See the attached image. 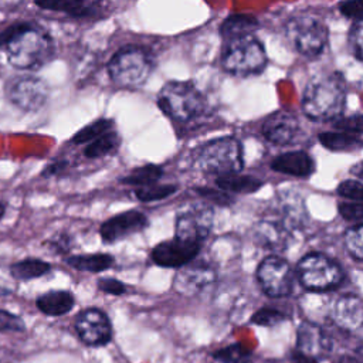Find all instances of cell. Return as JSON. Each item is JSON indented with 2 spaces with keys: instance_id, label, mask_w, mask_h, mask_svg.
Instances as JSON below:
<instances>
[{
  "instance_id": "44dd1931",
  "label": "cell",
  "mask_w": 363,
  "mask_h": 363,
  "mask_svg": "<svg viewBox=\"0 0 363 363\" xmlns=\"http://www.w3.org/2000/svg\"><path fill=\"white\" fill-rule=\"evenodd\" d=\"M75 301L74 296L62 289H57V291H50L45 292L43 295H40L35 301L37 308L50 316H61L65 315L67 312H69L74 306Z\"/></svg>"
},
{
  "instance_id": "bcb514c9",
  "label": "cell",
  "mask_w": 363,
  "mask_h": 363,
  "mask_svg": "<svg viewBox=\"0 0 363 363\" xmlns=\"http://www.w3.org/2000/svg\"><path fill=\"white\" fill-rule=\"evenodd\" d=\"M68 244V240L62 235L58 241H51V247H54V248H57V251L58 252H65L67 251V245Z\"/></svg>"
},
{
  "instance_id": "d6a6232c",
  "label": "cell",
  "mask_w": 363,
  "mask_h": 363,
  "mask_svg": "<svg viewBox=\"0 0 363 363\" xmlns=\"http://www.w3.org/2000/svg\"><path fill=\"white\" fill-rule=\"evenodd\" d=\"M345 245L353 258L363 261V223L346 231Z\"/></svg>"
},
{
  "instance_id": "d6986e66",
  "label": "cell",
  "mask_w": 363,
  "mask_h": 363,
  "mask_svg": "<svg viewBox=\"0 0 363 363\" xmlns=\"http://www.w3.org/2000/svg\"><path fill=\"white\" fill-rule=\"evenodd\" d=\"M330 346V337L320 326L311 322H303L299 325L296 332L298 350L313 357H322L329 353Z\"/></svg>"
},
{
  "instance_id": "603a6c76",
  "label": "cell",
  "mask_w": 363,
  "mask_h": 363,
  "mask_svg": "<svg viewBox=\"0 0 363 363\" xmlns=\"http://www.w3.org/2000/svg\"><path fill=\"white\" fill-rule=\"evenodd\" d=\"M65 262L79 271H88V272H102L109 269L115 259L111 254L105 252H96V254H86V255H71L65 259Z\"/></svg>"
},
{
  "instance_id": "484cf974",
  "label": "cell",
  "mask_w": 363,
  "mask_h": 363,
  "mask_svg": "<svg viewBox=\"0 0 363 363\" xmlns=\"http://www.w3.org/2000/svg\"><path fill=\"white\" fill-rule=\"evenodd\" d=\"M51 269V265L43 259L35 258H27L18 262H14L10 267L11 275L18 281H28L38 278L44 274H47Z\"/></svg>"
},
{
  "instance_id": "f546056e",
  "label": "cell",
  "mask_w": 363,
  "mask_h": 363,
  "mask_svg": "<svg viewBox=\"0 0 363 363\" xmlns=\"http://www.w3.org/2000/svg\"><path fill=\"white\" fill-rule=\"evenodd\" d=\"M213 357L224 363H250L252 353L250 349L244 347L242 345L235 343V345H230L216 350L213 353Z\"/></svg>"
},
{
  "instance_id": "d590c367",
  "label": "cell",
  "mask_w": 363,
  "mask_h": 363,
  "mask_svg": "<svg viewBox=\"0 0 363 363\" xmlns=\"http://www.w3.org/2000/svg\"><path fill=\"white\" fill-rule=\"evenodd\" d=\"M337 194L353 201H363V183L360 180L347 179L337 186Z\"/></svg>"
},
{
  "instance_id": "5b68a950",
  "label": "cell",
  "mask_w": 363,
  "mask_h": 363,
  "mask_svg": "<svg viewBox=\"0 0 363 363\" xmlns=\"http://www.w3.org/2000/svg\"><path fill=\"white\" fill-rule=\"evenodd\" d=\"M241 143L231 136L213 139L203 145L196 155V167L207 174L227 176L242 169Z\"/></svg>"
},
{
  "instance_id": "74e56055",
  "label": "cell",
  "mask_w": 363,
  "mask_h": 363,
  "mask_svg": "<svg viewBox=\"0 0 363 363\" xmlns=\"http://www.w3.org/2000/svg\"><path fill=\"white\" fill-rule=\"evenodd\" d=\"M197 194L201 196L203 199H207L216 204L220 206H228L233 203V197L228 194V191H224L221 189H210V187H200L196 189Z\"/></svg>"
},
{
  "instance_id": "f35d334b",
  "label": "cell",
  "mask_w": 363,
  "mask_h": 363,
  "mask_svg": "<svg viewBox=\"0 0 363 363\" xmlns=\"http://www.w3.org/2000/svg\"><path fill=\"white\" fill-rule=\"evenodd\" d=\"M349 40H350V47L353 54L360 61H363V18L356 20V23L350 30Z\"/></svg>"
},
{
  "instance_id": "6da1fadb",
  "label": "cell",
  "mask_w": 363,
  "mask_h": 363,
  "mask_svg": "<svg viewBox=\"0 0 363 363\" xmlns=\"http://www.w3.org/2000/svg\"><path fill=\"white\" fill-rule=\"evenodd\" d=\"M9 62L18 69H37L47 64L54 54L51 37L33 24H16L0 35Z\"/></svg>"
},
{
  "instance_id": "52a82bcc",
  "label": "cell",
  "mask_w": 363,
  "mask_h": 363,
  "mask_svg": "<svg viewBox=\"0 0 363 363\" xmlns=\"http://www.w3.org/2000/svg\"><path fill=\"white\" fill-rule=\"evenodd\" d=\"M153 62L149 52L140 47L121 48L109 61L111 79L121 88L140 86L152 74Z\"/></svg>"
},
{
  "instance_id": "9c48e42d",
  "label": "cell",
  "mask_w": 363,
  "mask_h": 363,
  "mask_svg": "<svg viewBox=\"0 0 363 363\" xmlns=\"http://www.w3.org/2000/svg\"><path fill=\"white\" fill-rule=\"evenodd\" d=\"M301 284L309 291H329L336 288L342 279L343 272L339 264L320 252H311L305 255L296 267Z\"/></svg>"
},
{
  "instance_id": "7bdbcfd3",
  "label": "cell",
  "mask_w": 363,
  "mask_h": 363,
  "mask_svg": "<svg viewBox=\"0 0 363 363\" xmlns=\"http://www.w3.org/2000/svg\"><path fill=\"white\" fill-rule=\"evenodd\" d=\"M65 167H67V162H64V160L52 162V163H50V164L43 170V176H44V177H48V176L58 174V173L62 172Z\"/></svg>"
},
{
  "instance_id": "30bf717a",
  "label": "cell",
  "mask_w": 363,
  "mask_h": 363,
  "mask_svg": "<svg viewBox=\"0 0 363 363\" xmlns=\"http://www.w3.org/2000/svg\"><path fill=\"white\" fill-rule=\"evenodd\" d=\"M257 278L268 296L281 298L291 294L295 275L292 267L285 259L269 255L259 264Z\"/></svg>"
},
{
  "instance_id": "4316f807",
  "label": "cell",
  "mask_w": 363,
  "mask_h": 363,
  "mask_svg": "<svg viewBox=\"0 0 363 363\" xmlns=\"http://www.w3.org/2000/svg\"><path fill=\"white\" fill-rule=\"evenodd\" d=\"M35 4L44 10L61 11L74 17H85L91 13L85 0H35Z\"/></svg>"
},
{
  "instance_id": "4dcf8cb0",
  "label": "cell",
  "mask_w": 363,
  "mask_h": 363,
  "mask_svg": "<svg viewBox=\"0 0 363 363\" xmlns=\"http://www.w3.org/2000/svg\"><path fill=\"white\" fill-rule=\"evenodd\" d=\"M112 128V121L109 119H98L86 126H84L81 130H78L72 142L75 145H82V143H89L94 139H96L98 136L104 135L105 132L111 130Z\"/></svg>"
},
{
  "instance_id": "f6af8a7d",
  "label": "cell",
  "mask_w": 363,
  "mask_h": 363,
  "mask_svg": "<svg viewBox=\"0 0 363 363\" xmlns=\"http://www.w3.org/2000/svg\"><path fill=\"white\" fill-rule=\"evenodd\" d=\"M350 174H353L354 177H357L360 182H363V160L357 162L356 164H353L350 167Z\"/></svg>"
},
{
  "instance_id": "4fadbf2b",
  "label": "cell",
  "mask_w": 363,
  "mask_h": 363,
  "mask_svg": "<svg viewBox=\"0 0 363 363\" xmlns=\"http://www.w3.org/2000/svg\"><path fill=\"white\" fill-rule=\"evenodd\" d=\"M201 242L174 237L173 240L159 242L150 252L155 264L164 268H182L191 262L199 254Z\"/></svg>"
},
{
  "instance_id": "2e32d148",
  "label": "cell",
  "mask_w": 363,
  "mask_h": 363,
  "mask_svg": "<svg viewBox=\"0 0 363 363\" xmlns=\"http://www.w3.org/2000/svg\"><path fill=\"white\" fill-rule=\"evenodd\" d=\"M146 225L147 218L142 211L128 210L104 221L99 228V233L101 238L105 242L112 244L118 240H122L133 233L143 230Z\"/></svg>"
},
{
  "instance_id": "7402d4cb",
  "label": "cell",
  "mask_w": 363,
  "mask_h": 363,
  "mask_svg": "<svg viewBox=\"0 0 363 363\" xmlns=\"http://www.w3.org/2000/svg\"><path fill=\"white\" fill-rule=\"evenodd\" d=\"M319 142L333 152H356L363 147V139L347 132H323L319 135Z\"/></svg>"
},
{
  "instance_id": "ac0fdd59",
  "label": "cell",
  "mask_w": 363,
  "mask_h": 363,
  "mask_svg": "<svg viewBox=\"0 0 363 363\" xmlns=\"http://www.w3.org/2000/svg\"><path fill=\"white\" fill-rule=\"evenodd\" d=\"M332 318L335 323L347 332L363 326V299L356 295H342L333 305Z\"/></svg>"
},
{
  "instance_id": "1f68e13d",
  "label": "cell",
  "mask_w": 363,
  "mask_h": 363,
  "mask_svg": "<svg viewBox=\"0 0 363 363\" xmlns=\"http://www.w3.org/2000/svg\"><path fill=\"white\" fill-rule=\"evenodd\" d=\"M176 190H177V187L174 184H150V186L136 189L135 194L140 201L149 203V201L163 200V199L172 196Z\"/></svg>"
},
{
  "instance_id": "60d3db41",
  "label": "cell",
  "mask_w": 363,
  "mask_h": 363,
  "mask_svg": "<svg viewBox=\"0 0 363 363\" xmlns=\"http://www.w3.org/2000/svg\"><path fill=\"white\" fill-rule=\"evenodd\" d=\"M24 322L9 311L0 309V330H23Z\"/></svg>"
},
{
  "instance_id": "8d00e7d4",
  "label": "cell",
  "mask_w": 363,
  "mask_h": 363,
  "mask_svg": "<svg viewBox=\"0 0 363 363\" xmlns=\"http://www.w3.org/2000/svg\"><path fill=\"white\" fill-rule=\"evenodd\" d=\"M339 214L347 221H360L363 220V201H343L337 206Z\"/></svg>"
},
{
  "instance_id": "277c9868",
  "label": "cell",
  "mask_w": 363,
  "mask_h": 363,
  "mask_svg": "<svg viewBox=\"0 0 363 363\" xmlns=\"http://www.w3.org/2000/svg\"><path fill=\"white\" fill-rule=\"evenodd\" d=\"M221 65L237 77L259 74L267 65V52L252 34L227 38L221 52Z\"/></svg>"
},
{
  "instance_id": "8992f818",
  "label": "cell",
  "mask_w": 363,
  "mask_h": 363,
  "mask_svg": "<svg viewBox=\"0 0 363 363\" xmlns=\"http://www.w3.org/2000/svg\"><path fill=\"white\" fill-rule=\"evenodd\" d=\"M157 105L169 118L179 122H187L203 113L206 101L191 82L170 81L160 89Z\"/></svg>"
},
{
  "instance_id": "ba28073f",
  "label": "cell",
  "mask_w": 363,
  "mask_h": 363,
  "mask_svg": "<svg viewBox=\"0 0 363 363\" xmlns=\"http://www.w3.org/2000/svg\"><path fill=\"white\" fill-rule=\"evenodd\" d=\"M285 35L303 57H318L326 47L329 33L322 20L309 14H296L285 24Z\"/></svg>"
},
{
  "instance_id": "83f0119b",
  "label": "cell",
  "mask_w": 363,
  "mask_h": 363,
  "mask_svg": "<svg viewBox=\"0 0 363 363\" xmlns=\"http://www.w3.org/2000/svg\"><path fill=\"white\" fill-rule=\"evenodd\" d=\"M163 174V169L157 164H145L140 167L133 169L130 173H128L125 177L121 179L122 184H129V186H150L155 184Z\"/></svg>"
},
{
  "instance_id": "ee69618b",
  "label": "cell",
  "mask_w": 363,
  "mask_h": 363,
  "mask_svg": "<svg viewBox=\"0 0 363 363\" xmlns=\"http://www.w3.org/2000/svg\"><path fill=\"white\" fill-rule=\"evenodd\" d=\"M291 362H292V363H318L316 357L309 356V354H306V353H303V352H301V350H298V349H295V350L292 352V354H291Z\"/></svg>"
},
{
  "instance_id": "f1b7e54d",
  "label": "cell",
  "mask_w": 363,
  "mask_h": 363,
  "mask_svg": "<svg viewBox=\"0 0 363 363\" xmlns=\"http://www.w3.org/2000/svg\"><path fill=\"white\" fill-rule=\"evenodd\" d=\"M118 145H119L118 135L113 130H108L104 135L94 139L92 142H89L85 146L84 155L89 159L102 157V156H106V155L112 153L118 147Z\"/></svg>"
},
{
  "instance_id": "ffe728a7",
  "label": "cell",
  "mask_w": 363,
  "mask_h": 363,
  "mask_svg": "<svg viewBox=\"0 0 363 363\" xmlns=\"http://www.w3.org/2000/svg\"><path fill=\"white\" fill-rule=\"evenodd\" d=\"M271 167L278 173L296 176V177H308L315 170L312 157L302 150L286 152L277 156L271 162Z\"/></svg>"
},
{
  "instance_id": "7a4b0ae2",
  "label": "cell",
  "mask_w": 363,
  "mask_h": 363,
  "mask_svg": "<svg viewBox=\"0 0 363 363\" xmlns=\"http://www.w3.org/2000/svg\"><path fill=\"white\" fill-rule=\"evenodd\" d=\"M346 101V85L339 72L320 74L312 78L303 91L302 109L312 121H330L342 115Z\"/></svg>"
},
{
  "instance_id": "9a60e30c",
  "label": "cell",
  "mask_w": 363,
  "mask_h": 363,
  "mask_svg": "<svg viewBox=\"0 0 363 363\" xmlns=\"http://www.w3.org/2000/svg\"><path fill=\"white\" fill-rule=\"evenodd\" d=\"M216 281V271L207 264H191L179 268V272L174 277L173 286L174 289L184 295L193 296Z\"/></svg>"
},
{
  "instance_id": "836d02e7",
  "label": "cell",
  "mask_w": 363,
  "mask_h": 363,
  "mask_svg": "<svg viewBox=\"0 0 363 363\" xmlns=\"http://www.w3.org/2000/svg\"><path fill=\"white\" fill-rule=\"evenodd\" d=\"M286 316L278 309L272 308H261L251 316V322L258 326H275L281 323Z\"/></svg>"
},
{
  "instance_id": "7c38bea8",
  "label": "cell",
  "mask_w": 363,
  "mask_h": 363,
  "mask_svg": "<svg viewBox=\"0 0 363 363\" xmlns=\"http://www.w3.org/2000/svg\"><path fill=\"white\" fill-rule=\"evenodd\" d=\"M48 85L35 77L14 78L7 85V98L23 111H38L48 99Z\"/></svg>"
},
{
  "instance_id": "d4e9b609",
  "label": "cell",
  "mask_w": 363,
  "mask_h": 363,
  "mask_svg": "<svg viewBox=\"0 0 363 363\" xmlns=\"http://www.w3.org/2000/svg\"><path fill=\"white\" fill-rule=\"evenodd\" d=\"M216 184L218 189L224 191H233V193H254L262 187V182L254 176L247 174H227L220 176L216 180Z\"/></svg>"
},
{
  "instance_id": "ab89813d",
  "label": "cell",
  "mask_w": 363,
  "mask_h": 363,
  "mask_svg": "<svg viewBox=\"0 0 363 363\" xmlns=\"http://www.w3.org/2000/svg\"><path fill=\"white\" fill-rule=\"evenodd\" d=\"M96 286H98V289H101L102 292L109 294V295H122L126 291L125 284L115 278H101V279H98Z\"/></svg>"
},
{
  "instance_id": "8fae6325",
  "label": "cell",
  "mask_w": 363,
  "mask_h": 363,
  "mask_svg": "<svg viewBox=\"0 0 363 363\" xmlns=\"http://www.w3.org/2000/svg\"><path fill=\"white\" fill-rule=\"evenodd\" d=\"M213 211L204 204H190L176 216L174 231L177 238L201 242L210 233Z\"/></svg>"
},
{
  "instance_id": "5bb4252c",
  "label": "cell",
  "mask_w": 363,
  "mask_h": 363,
  "mask_svg": "<svg viewBox=\"0 0 363 363\" xmlns=\"http://www.w3.org/2000/svg\"><path fill=\"white\" fill-rule=\"evenodd\" d=\"M75 329L81 340L89 346H102L112 337L109 318L96 308L81 311L75 318Z\"/></svg>"
},
{
  "instance_id": "e0dca14e",
  "label": "cell",
  "mask_w": 363,
  "mask_h": 363,
  "mask_svg": "<svg viewBox=\"0 0 363 363\" xmlns=\"http://www.w3.org/2000/svg\"><path fill=\"white\" fill-rule=\"evenodd\" d=\"M261 130L269 142L275 145H289L299 133V122L294 113L277 111L264 121Z\"/></svg>"
},
{
  "instance_id": "3957f363",
  "label": "cell",
  "mask_w": 363,
  "mask_h": 363,
  "mask_svg": "<svg viewBox=\"0 0 363 363\" xmlns=\"http://www.w3.org/2000/svg\"><path fill=\"white\" fill-rule=\"evenodd\" d=\"M303 218L305 211L301 200L298 197H282L275 211L254 225V240L265 248L282 250L301 227Z\"/></svg>"
},
{
  "instance_id": "b9f144b4",
  "label": "cell",
  "mask_w": 363,
  "mask_h": 363,
  "mask_svg": "<svg viewBox=\"0 0 363 363\" xmlns=\"http://www.w3.org/2000/svg\"><path fill=\"white\" fill-rule=\"evenodd\" d=\"M340 13L347 18H363V0H346L339 6Z\"/></svg>"
},
{
  "instance_id": "7dc6e473",
  "label": "cell",
  "mask_w": 363,
  "mask_h": 363,
  "mask_svg": "<svg viewBox=\"0 0 363 363\" xmlns=\"http://www.w3.org/2000/svg\"><path fill=\"white\" fill-rule=\"evenodd\" d=\"M4 211H6V207L3 203H0V218L4 216Z\"/></svg>"
},
{
  "instance_id": "cb8c5ba5",
  "label": "cell",
  "mask_w": 363,
  "mask_h": 363,
  "mask_svg": "<svg viewBox=\"0 0 363 363\" xmlns=\"http://www.w3.org/2000/svg\"><path fill=\"white\" fill-rule=\"evenodd\" d=\"M258 27V20L250 14H231L223 21L220 34L224 40H227L238 35L252 34Z\"/></svg>"
},
{
  "instance_id": "e575fe53",
  "label": "cell",
  "mask_w": 363,
  "mask_h": 363,
  "mask_svg": "<svg viewBox=\"0 0 363 363\" xmlns=\"http://www.w3.org/2000/svg\"><path fill=\"white\" fill-rule=\"evenodd\" d=\"M333 126L337 130L353 133V135H363V115H350V116H339L336 118Z\"/></svg>"
}]
</instances>
